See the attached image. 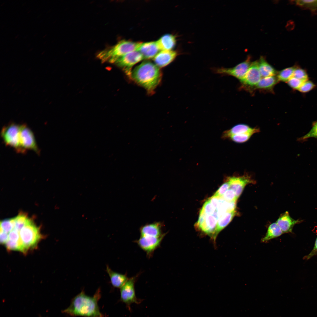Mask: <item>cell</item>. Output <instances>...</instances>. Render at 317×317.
Instances as JSON below:
<instances>
[{"instance_id":"cell-35","label":"cell","mask_w":317,"mask_h":317,"mask_svg":"<svg viewBox=\"0 0 317 317\" xmlns=\"http://www.w3.org/2000/svg\"><path fill=\"white\" fill-rule=\"evenodd\" d=\"M221 197L228 202L237 201V200L236 198L235 192L230 188Z\"/></svg>"},{"instance_id":"cell-26","label":"cell","mask_w":317,"mask_h":317,"mask_svg":"<svg viewBox=\"0 0 317 317\" xmlns=\"http://www.w3.org/2000/svg\"><path fill=\"white\" fill-rule=\"evenodd\" d=\"M296 65L284 68L278 72L276 77L279 81L287 82L293 77Z\"/></svg>"},{"instance_id":"cell-27","label":"cell","mask_w":317,"mask_h":317,"mask_svg":"<svg viewBox=\"0 0 317 317\" xmlns=\"http://www.w3.org/2000/svg\"><path fill=\"white\" fill-rule=\"evenodd\" d=\"M15 225L14 229L19 232L27 223L29 219L26 214L20 213L14 217Z\"/></svg>"},{"instance_id":"cell-25","label":"cell","mask_w":317,"mask_h":317,"mask_svg":"<svg viewBox=\"0 0 317 317\" xmlns=\"http://www.w3.org/2000/svg\"><path fill=\"white\" fill-rule=\"evenodd\" d=\"M293 2L296 6L303 9L309 10L313 13L317 12V0H298Z\"/></svg>"},{"instance_id":"cell-11","label":"cell","mask_w":317,"mask_h":317,"mask_svg":"<svg viewBox=\"0 0 317 317\" xmlns=\"http://www.w3.org/2000/svg\"><path fill=\"white\" fill-rule=\"evenodd\" d=\"M136 276L128 279L120 288V299L130 310V306L133 303H139V301L135 294L134 285Z\"/></svg>"},{"instance_id":"cell-1","label":"cell","mask_w":317,"mask_h":317,"mask_svg":"<svg viewBox=\"0 0 317 317\" xmlns=\"http://www.w3.org/2000/svg\"><path fill=\"white\" fill-rule=\"evenodd\" d=\"M101 292L100 289H98L91 297L82 291L72 299L69 306L62 312L72 316L105 317L100 312L98 304L101 297Z\"/></svg>"},{"instance_id":"cell-31","label":"cell","mask_w":317,"mask_h":317,"mask_svg":"<svg viewBox=\"0 0 317 317\" xmlns=\"http://www.w3.org/2000/svg\"><path fill=\"white\" fill-rule=\"evenodd\" d=\"M293 77L303 82L308 80V75L306 71L298 66L296 65Z\"/></svg>"},{"instance_id":"cell-9","label":"cell","mask_w":317,"mask_h":317,"mask_svg":"<svg viewBox=\"0 0 317 317\" xmlns=\"http://www.w3.org/2000/svg\"><path fill=\"white\" fill-rule=\"evenodd\" d=\"M217 221L213 215L205 214L203 218L198 220L196 225L199 230L211 237L215 244L217 237L216 231Z\"/></svg>"},{"instance_id":"cell-8","label":"cell","mask_w":317,"mask_h":317,"mask_svg":"<svg viewBox=\"0 0 317 317\" xmlns=\"http://www.w3.org/2000/svg\"><path fill=\"white\" fill-rule=\"evenodd\" d=\"M143 59V57L139 52L134 51L119 58L114 63L122 68L126 75L130 78L133 67Z\"/></svg>"},{"instance_id":"cell-16","label":"cell","mask_w":317,"mask_h":317,"mask_svg":"<svg viewBox=\"0 0 317 317\" xmlns=\"http://www.w3.org/2000/svg\"><path fill=\"white\" fill-rule=\"evenodd\" d=\"M299 222L298 220L292 218L289 213L286 211L280 215L276 223L283 233L291 232L294 225Z\"/></svg>"},{"instance_id":"cell-4","label":"cell","mask_w":317,"mask_h":317,"mask_svg":"<svg viewBox=\"0 0 317 317\" xmlns=\"http://www.w3.org/2000/svg\"><path fill=\"white\" fill-rule=\"evenodd\" d=\"M20 125L14 123L3 127L1 136L5 144L13 148L17 153L24 154L26 151L22 147L20 141Z\"/></svg>"},{"instance_id":"cell-29","label":"cell","mask_w":317,"mask_h":317,"mask_svg":"<svg viewBox=\"0 0 317 317\" xmlns=\"http://www.w3.org/2000/svg\"><path fill=\"white\" fill-rule=\"evenodd\" d=\"M255 133L253 132L242 133L232 136L230 139L235 142L242 143L248 140Z\"/></svg>"},{"instance_id":"cell-24","label":"cell","mask_w":317,"mask_h":317,"mask_svg":"<svg viewBox=\"0 0 317 317\" xmlns=\"http://www.w3.org/2000/svg\"><path fill=\"white\" fill-rule=\"evenodd\" d=\"M236 214V211L227 212L222 214L217 222L216 231L217 236L218 233L231 221Z\"/></svg>"},{"instance_id":"cell-17","label":"cell","mask_w":317,"mask_h":317,"mask_svg":"<svg viewBox=\"0 0 317 317\" xmlns=\"http://www.w3.org/2000/svg\"><path fill=\"white\" fill-rule=\"evenodd\" d=\"M163 226L162 223L160 222L146 225L140 229L141 236L160 237L164 234L162 233Z\"/></svg>"},{"instance_id":"cell-5","label":"cell","mask_w":317,"mask_h":317,"mask_svg":"<svg viewBox=\"0 0 317 317\" xmlns=\"http://www.w3.org/2000/svg\"><path fill=\"white\" fill-rule=\"evenodd\" d=\"M19 235L25 252L34 247L41 236L39 228L30 219L20 231Z\"/></svg>"},{"instance_id":"cell-23","label":"cell","mask_w":317,"mask_h":317,"mask_svg":"<svg viewBox=\"0 0 317 317\" xmlns=\"http://www.w3.org/2000/svg\"><path fill=\"white\" fill-rule=\"evenodd\" d=\"M283 233L276 222L272 223L269 226L265 235L262 238L261 241L263 243L268 242L270 240L279 237Z\"/></svg>"},{"instance_id":"cell-7","label":"cell","mask_w":317,"mask_h":317,"mask_svg":"<svg viewBox=\"0 0 317 317\" xmlns=\"http://www.w3.org/2000/svg\"><path fill=\"white\" fill-rule=\"evenodd\" d=\"M20 137L21 146L25 151L32 150L40 155V150L33 132L26 124L20 125Z\"/></svg>"},{"instance_id":"cell-33","label":"cell","mask_w":317,"mask_h":317,"mask_svg":"<svg viewBox=\"0 0 317 317\" xmlns=\"http://www.w3.org/2000/svg\"><path fill=\"white\" fill-rule=\"evenodd\" d=\"M216 210L208 199L204 203L200 212L207 215H212Z\"/></svg>"},{"instance_id":"cell-21","label":"cell","mask_w":317,"mask_h":317,"mask_svg":"<svg viewBox=\"0 0 317 317\" xmlns=\"http://www.w3.org/2000/svg\"><path fill=\"white\" fill-rule=\"evenodd\" d=\"M259 71L263 77L274 76L277 75L278 72L269 64L263 56H260L258 60Z\"/></svg>"},{"instance_id":"cell-6","label":"cell","mask_w":317,"mask_h":317,"mask_svg":"<svg viewBox=\"0 0 317 317\" xmlns=\"http://www.w3.org/2000/svg\"><path fill=\"white\" fill-rule=\"evenodd\" d=\"M252 63L251 57L249 55L245 61L232 68H213L212 70L216 74L223 75L231 76L240 81L246 75Z\"/></svg>"},{"instance_id":"cell-2","label":"cell","mask_w":317,"mask_h":317,"mask_svg":"<svg viewBox=\"0 0 317 317\" xmlns=\"http://www.w3.org/2000/svg\"><path fill=\"white\" fill-rule=\"evenodd\" d=\"M159 68L154 63L145 61L132 71L131 77L148 92L152 93L161 80L162 75Z\"/></svg>"},{"instance_id":"cell-32","label":"cell","mask_w":317,"mask_h":317,"mask_svg":"<svg viewBox=\"0 0 317 317\" xmlns=\"http://www.w3.org/2000/svg\"><path fill=\"white\" fill-rule=\"evenodd\" d=\"M315 87V84L312 81L308 80L303 82L298 90L301 92L305 93L311 91Z\"/></svg>"},{"instance_id":"cell-19","label":"cell","mask_w":317,"mask_h":317,"mask_svg":"<svg viewBox=\"0 0 317 317\" xmlns=\"http://www.w3.org/2000/svg\"><path fill=\"white\" fill-rule=\"evenodd\" d=\"M279 82L275 76L263 77L261 79L254 88L260 91L272 92L274 87Z\"/></svg>"},{"instance_id":"cell-20","label":"cell","mask_w":317,"mask_h":317,"mask_svg":"<svg viewBox=\"0 0 317 317\" xmlns=\"http://www.w3.org/2000/svg\"><path fill=\"white\" fill-rule=\"evenodd\" d=\"M156 41L160 51L172 50L176 44V39L173 35L167 34L162 36Z\"/></svg>"},{"instance_id":"cell-13","label":"cell","mask_w":317,"mask_h":317,"mask_svg":"<svg viewBox=\"0 0 317 317\" xmlns=\"http://www.w3.org/2000/svg\"><path fill=\"white\" fill-rule=\"evenodd\" d=\"M227 182L229 183L230 188L235 192L237 199L241 195L246 185L254 183L253 180L247 175L230 177L228 178Z\"/></svg>"},{"instance_id":"cell-22","label":"cell","mask_w":317,"mask_h":317,"mask_svg":"<svg viewBox=\"0 0 317 317\" xmlns=\"http://www.w3.org/2000/svg\"><path fill=\"white\" fill-rule=\"evenodd\" d=\"M106 271L109 277L112 285L114 287L120 288L128 279L126 275L114 272L108 265L106 266Z\"/></svg>"},{"instance_id":"cell-3","label":"cell","mask_w":317,"mask_h":317,"mask_svg":"<svg viewBox=\"0 0 317 317\" xmlns=\"http://www.w3.org/2000/svg\"><path fill=\"white\" fill-rule=\"evenodd\" d=\"M140 43L122 40L112 47L99 52L97 57L102 61L114 63L120 57L130 52L136 51Z\"/></svg>"},{"instance_id":"cell-18","label":"cell","mask_w":317,"mask_h":317,"mask_svg":"<svg viewBox=\"0 0 317 317\" xmlns=\"http://www.w3.org/2000/svg\"><path fill=\"white\" fill-rule=\"evenodd\" d=\"M259 131L258 129L252 128L246 124H240L235 126L230 129L225 131L222 136L224 138H230L232 136L235 135L248 132H253L256 133Z\"/></svg>"},{"instance_id":"cell-15","label":"cell","mask_w":317,"mask_h":317,"mask_svg":"<svg viewBox=\"0 0 317 317\" xmlns=\"http://www.w3.org/2000/svg\"><path fill=\"white\" fill-rule=\"evenodd\" d=\"M178 53L173 50L160 51L153 58L154 64L159 68L165 67L171 63L176 58Z\"/></svg>"},{"instance_id":"cell-36","label":"cell","mask_w":317,"mask_h":317,"mask_svg":"<svg viewBox=\"0 0 317 317\" xmlns=\"http://www.w3.org/2000/svg\"><path fill=\"white\" fill-rule=\"evenodd\" d=\"M229 188L230 185L228 182H227L225 183L217 190L213 195L217 197H221Z\"/></svg>"},{"instance_id":"cell-12","label":"cell","mask_w":317,"mask_h":317,"mask_svg":"<svg viewBox=\"0 0 317 317\" xmlns=\"http://www.w3.org/2000/svg\"><path fill=\"white\" fill-rule=\"evenodd\" d=\"M166 235L164 233L159 237L141 236L136 241L139 246L148 255L151 254L159 246L162 240Z\"/></svg>"},{"instance_id":"cell-38","label":"cell","mask_w":317,"mask_h":317,"mask_svg":"<svg viewBox=\"0 0 317 317\" xmlns=\"http://www.w3.org/2000/svg\"><path fill=\"white\" fill-rule=\"evenodd\" d=\"M9 239V234L0 230V240L2 244H5Z\"/></svg>"},{"instance_id":"cell-14","label":"cell","mask_w":317,"mask_h":317,"mask_svg":"<svg viewBox=\"0 0 317 317\" xmlns=\"http://www.w3.org/2000/svg\"><path fill=\"white\" fill-rule=\"evenodd\" d=\"M136 51L142 55L144 59L153 58L160 51L156 41L140 43Z\"/></svg>"},{"instance_id":"cell-30","label":"cell","mask_w":317,"mask_h":317,"mask_svg":"<svg viewBox=\"0 0 317 317\" xmlns=\"http://www.w3.org/2000/svg\"><path fill=\"white\" fill-rule=\"evenodd\" d=\"M311 138L317 139V121L313 122L310 130L306 134L299 138L298 141H304Z\"/></svg>"},{"instance_id":"cell-28","label":"cell","mask_w":317,"mask_h":317,"mask_svg":"<svg viewBox=\"0 0 317 317\" xmlns=\"http://www.w3.org/2000/svg\"><path fill=\"white\" fill-rule=\"evenodd\" d=\"M15 225V218L6 219L0 222V230L9 233L14 228Z\"/></svg>"},{"instance_id":"cell-40","label":"cell","mask_w":317,"mask_h":317,"mask_svg":"<svg viewBox=\"0 0 317 317\" xmlns=\"http://www.w3.org/2000/svg\"><path fill=\"white\" fill-rule=\"evenodd\" d=\"M317 254V238L315 241L314 247L309 254L306 257L307 259L310 258L313 256Z\"/></svg>"},{"instance_id":"cell-39","label":"cell","mask_w":317,"mask_h":317,"mask_svg":"<svg viewBox=\"0 0 317 317\" xmlns=\"http://www.w3.org/2000/svg\"><path fill=\"white\" fill-rule=\"evenodd\" d=\"M208 200L212 205L216 209L218 203V198L213 195Z\"/></svg>"},{"instance_id":"cell-34","label":"cell","mask_w":317,"mask_h":317,"mask_svg":"<svg viewBox=\"0 0 317 317\" xmlns=\"http://www.w3.org/2000/svg\"><path fill=\"white\" fill-rule=\"evenodd\" d=\"M303 82L292 77L288 80L287 83L289 86L292 89L298 90Z\"/></svg>"},{"instance_id":"cell-10","label":"cell","mask_w":317,"mask_h":317,"mask_svg":"<svg viewBox=\"0 0 317 317\" xmlns=\"http://www.w3.org/2000/svg\"><path fill=\"white\" fill-rule=\"evenodd\" d=\"M258 67V61L252 62L246 75L240 81L242 86L245 89L251 91L261 78Z\"/></svg>"},{"instance_id":"cell-37","label":"cell","mask_w":317,"mask_h":317,"mask_svg":"<svg viewBox=\"0 0 317 317\" xmlns=\"http://www.w3.org/2000/svg\"><path fill=\"white\" fill-rule=\"evenodd\" d=\"M8 240L21 242L20 239L19 232L14 229L9 233Z\"/></svg>"}]
</instances>
